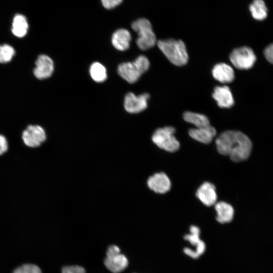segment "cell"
Returning a JSON list of instances; mask_svg holds the SVG:
<instances>
[{
  "mask_svg": "<svg viewBox=\"0 0 273 273\" xmlns=\"http://www.w3.org/2000/svg\"><path fill=\"white\" fill-rule=\"evenodd\" d=\"M119 75L130 83L136 82L141 76L145 73L144 70L134 60L132 62H124L120 64L117 69Z\"/></svg>",
  "mask_w": 273,
  "mask_h": 273,
  "instance_id": "cell-10",
  "label": "cell"
},
{
  "mask_svg": "<svg viewBox=\"0 0 273 273\" xmlns=\"http://www.w3.org/2000/svg\"><path fill=\"white\" fill-rule=\"evenodd\" d=\"M190 232V234L186 235L184 238L185 240L189 241L191 245L195 246V249L193 251L191 248L186 247L183 251L188 256L193 259H197L204 253L206 245L200 238V230L198 226L191 225Z\"/></svg>",
  "mask_w": 273,
  "mask_h": 273,
  "instance_id": "cell-7",
  "label": "cell"
},
{
  "mask_svg": "<svg viewBox=\"0 0 273 273\" xmlns=\"http://www.w3.org/2000/svg\"><path fill=\"white\" fill-rule=\"evenodd\" d=\"M54 70V65L52 59L46 55H40L35 62L33 73L37 78L44 79L50 77Z\"/></svg>",
  "mask_w": 273,
  "mask_h": 273,
  "instance_id": "cell-11",
  "label": "cell"
},
{
  "mask_svg": "<svg viewBox=\"0 0 273 273\" xmlns=\"http://www.w3.org/2000/svg\"><path fill=\"white\" fill-rule=\"evenodd\" d=\"M158 48L168 60L173 64L181 66L186 65L189 59L185 43L180 39L168 38L158 41Z\"/></svg>",
  "mask_w": 273,
  "mask_h": 273,
  "instance_id": "cell-2",
  "label": "cell"
},
{
  "mask_svg": "<svg viewBox=\"0 0 273 273\" xmlns=\"http://www.w3.org/2000/svg\"><path fill=\"white\" fill-rule=\"evenodd\" d=\"M149 98L150 95L147 93L136 96L132 93H128L124 98V108L130 113H140L147 108Z\"/></svg>",
  "mask_w": 273,
  "mask_h": 273,
  "instance_id": "cell-8",
  "label": "cell"
},
{
  "mask_svg": "<svg viewBox=\"0 0 273 273\" xmlns=\"http://www.w3.org/2000/svg\"><path fill=\"white\" fill-rule=\"evenodd\" d=\"M249 10L253 19L263 21L268 15V9L263 0H253L249 7Z\"/></svg>",
  "mask_w": 273,
  "mask_h": 273,
  "instance_id": "cell-19",
  "label": "cell"
},
{
  "mask_svg": "<svg viewBox=\"0 0 273 273\" xmlns=\"http://www.w3.org/2000/svg\"><path fill=\"white\" fill-rule=\"evenodd\" d=\"M215 144L219 153L229 156L236 162L246 160L250 155L252 147L248 136L240 131L232 130L221 133Z\"/></svg>",
  "mask_w": 273,
  "mask_h": 273,
  "instance_id": "cell-1",
  "label": "cell"
},
{
  "mask_svg": "<svg viewBox=\"0 0 273 273\" xmlns=\"http://www.w3.org/2000/svg\"><path fill=\"white\" fill-rule=\"evenodd\" d=\"M213 77L222 83L232 82L235 78V72L233 68L224 63L216 64L212 70Z\"/></svg>",
  "mask_w": 273,
  "mask_h": 273,
  "instance_id": "cell-15",
  "label": "cell"
},
{
  "mask_svg": "<svg viewBox=\"0 0 273 273\" xmlns=\"http://www.w3.org/2000/svg\"><path fill=\"white\" fill-rule=\"evenodd\" d=\"M104 263L112 273H121L128 266L127 257L121 253L120 248L116 245H110L106 251Z\"/></svg>",
  "mask_w": 273,
  "mask_h": 273,
  "instance_id": "cell-5",
  "label": "cell"
},
{
  "mask_svg": "<svg viewBox=\"0 0 273 273\" xmlns=\"http://www.w3.org/2000/svg\"><path fill=\"white\" fill-rule=\"evenodd\" d=\"M15 55L14 48L8 44L0 45V63H6L10 62Z\"/></svg>",
  "mask_w": 273,
  "mask_h": 273,
  "instance_id": "cell-23",
  "label": "cell"
},
{
  "mask_svg": "<svg viewBox=\"0 0 273 273\" xmlns=\"http://www.w3.org/2000/svg\"><path fill=\"white\" fill-rule=\"evenodd\" d=\"M62 273H86L84 267L78 265H66L61 269Z\"/></svg>",
  "mask_w": 273,
  "mask_h": 273,
  "instance_id": "cell-25",
  "label": "cell"
},
{
  "mask_svg": "<svg viewBox=\"0 0 273 273\" xmlns=\"http://www.w3.org/2000/svg\"><path fill=\"white\" fill-rule=\"evenodd\" d=\"M131 28L138 35L136 43L140 49L145 51L155 46L156 37L149 20L140 18L132 22Z\"/></svg>",
  "mask_w": 273,
  "mask_h": 273,
  "instance_id": "cell-3",
  "label": "cell"
},
{
  "mask_svg": "<svg viewBox=\"0 0 273 273\" xmlns=\"http://www.w3.org/2000/svg\"><path fill=\"white\" fill-rule=\"evenodd\" d=\"M28 30V23L26 18L21 14L16 15L12 22L11 30L13 34L17 37H23Z\"/></svg>",
  "mask_w": 273,
  "mask_h": 273,
  "instance_id": "cell-20",
  "label": "cell"
},
{
  "mask_svg": "<svg viewBox=\"0 0 273 273\" xmlns=\"http://www.w3.org/2000/svg\"><path fill=\"white\" fill-rule=\"evenodd\" d=\"M183 118L187 122L194 125L196 128L210 125L208 118L202 114L186 111L183 114Z\"/></svg>",
  "mask_w": 273,
  "mask_h": 273,
  "instance_id": "cell-21",
  "label": "cell"
},
{
  "mask_svg": "<svg viewBox=\"0 0 273 273\" xmlns=\"http://www.w3.org/2000/svg\"><path fill=\"white\" fill-rule=\"evenodd\" d=\"M263 54L266 60L273 64V43L269 44L264 49Z\"/></svg>",
  "mask_w": 273,
  "mask_h": 273,
  "instance_id": "cell-26",
  "label": "cell"
},
{
  "mask_svg": "<svg viewBox=\"0 0 273 273\" xmlns=\"http://www.w3.org/2000/svg\"><path fill=\"white\" fill-rule=\"evenodd\" d=\"M175 132V128L172 126L157 128L152 135V140L159 148L167 152H174L180 146L174 136Z\"/></svg>",
  "mask_w": 273,
  "mask_h": 273,
  "instance_id": "cell-4",
  "label": "cell"
},
{
  "mask_svg": "<svg viewBox=\"0 0 273 273\" xmlns=\"http://www.w3.org/2000/svg\"><path fill=\"white\" fill-rule=\"evenodd\" d=\"M89 73L92 78L97 82H104L107 77L105 67L99 62H94L90 66Z\"/></svg>",
  "mask_w": 273,
  "mask_h": 273,
  "instance_id": "cell-22",
  "label": "cell"
},
{
  "mask_svg": "<svg viewBox=\"0 0 273 273\" xmlns=\"http://www.w3.org/2000/svg\"><path fill=\"white\" fill-rule=\"evenodd\" d=\"M149 188L157 193L164 194L169 191L171 182L167 175L163 173H156L150 176L147 180Z\"/></svg>",
  "mask_w": 273,
  "mask_h": 273,
  "instance_id": "cell-12",
  "label": "cell"
},
{
  "mask_svg": "<svg viewBox=\"0 0 273 273\" xmlns=\"http://www.w3.org/2000/svg\"><path fill=\"white\" fill-rule=\"evenodd\" d=\"M196 196L205 205L211 206L217 200V194L214 185L209 182H205L198 189Z\"/></svg>",
  "mask_w": 273,
  "mask_h": 273,
  "instance_id": "cell-13",
  "label": "cell"
},
{
  "mask_svg": "<svg viewBox=\"0 0 273 273\" xmlns=\"http://www.w3.org/2000/svg\"><path fill=\"white\" fill-rule=\"evenodd\" d=\"M188 132L192 139L205 144L211 143L216 134L215 128L211 125L199 128H191Z\"/></svg>",
  "mask_w": 273,
  "mask_h": 273,
  "instance_id": "cell-16",
  "label": "cell"
},
{
  "mask_svg": "<svg viewBox=\"0 0 273 273\" xmlns=\"http://www.w3.org/2000/svg\"><path fill=\"white\" fill-rule=\"evenodd\" d=\"M215 209L217 213L216 219L220 223L231 222L234 217V210L229 204L220 201L215 204Z\"/></svg>",
  "mask_w": 273,
  "mask_h": 273,
  "instance_id": "cell-18",
  "label": "cell"
},
{
  "mask_svg": "<svg viewBox=\"0 0 273 273\" xmlns=\"http://www.w3.org/2000/svg\"><path fill=\"white\" fill-rule=\"evenodd\" d=\"M230 60L236 68L247 70L253 66L256 57L250 48L244 46L234 49L230 54Z\"/></svg>",
  "mask_w": 273,
  "mask_h": 273,
  "instance_id": "cell-6",
  "label": "cell"
},
{
  "mask_svg": "<svg viewBox=\"0 0 273 273\" xmlns=\"http://www.w3.org/2000/svg\"><path fill=\"white\" fill-rule=\"evenodd\" d=\"M13 273H42L36 265L30 263L23 264L17 267Z\"/></svg>",
  "mask_w": 273,
  "mask_h": 273,
  "instance_id": "cell-24",
  "label": "cell"
},
{
  "mask_svg": "<svg viewBox=\"0 0 273 273\" xmlns=\"http://www.w3.org/2000/svg\"><path fill=\"white\" fill-rule=\"evenodd\" d=\"M8 148V142L6 138L0 134V155L5 153Z\"/></svg>",
  "mask_w": 273,
  "mask_h": 273,
  "instance_id": "cell-28",
  "label": "cell"
},
{
  "mask_svg": "<svg viewBox=\"0 0 273 273\" xmlns=\"http://www.w3.org/2000/svg\"><path fill=\"white\" fill-rule=\"evenodd\" d=\"M212 96L216 101L217 105L220 108H231L234 104L232 92L226 85L216 86L214 88Z\"/></svg>",
  "mask_w": 273,
  "mask_h": 273,
  "instance_id": "cell-14",
  "label": "cell"
},
{
  "mask_svg": "<svg viewBox=\"0 0 273 273\" xmlns=\"http://www.w3.org/2000/svg\"><path fill=\"white\" fill-rule=\"evenodd\" d=\"M131 39L130 32L125 29L121 28L112 34L111 42L116 50L123 51L129 48Z\"/></svg>",
  "mask_w": 273,
  "mask_h": 273,
  "instance_id": "cell-17",
  "label": "cell"
},
{
  "mask_svg": "<svg viewBox=\"0 0 273 273\" xmlns=\"http://www.w3.org/2000/svg\"><path fill=\"white\" fill-rule=\"evenodd\" d=\"M122 0H101L103 6L107 9H111L118 6Z\"/></svg>",
  "mask_w": 273,
  "mask_h": 273,
  "instance_id": "cell-27",
  "label": "cell"
},
{
  "mask_svg": "<svg viewBox=\"0 0 273 273\" xmlns=\"http://www.w3.org/2000/svg\"><path fill=\"white\" fill-rule=\"evenodd\" d=\"M22 138L26 145L34 148L40 146L46 140V134L40 126L30 125L23 131Z\"/></svg>",
  "mask_w": 273,
  "mask_h": 273,
  "instance_id": "cell-9",
  "label": "cell"
}]
</instances>
